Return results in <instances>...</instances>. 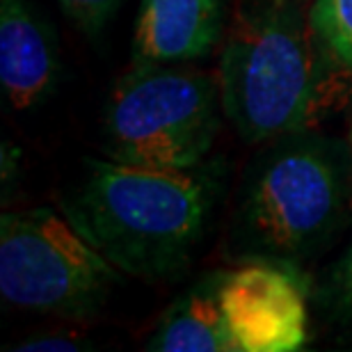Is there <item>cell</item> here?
I'll return each mask as SVG.
<instances>
[{
    "instance_id": "1",
    "label": "cell",
    "mask_w": 352,
    "mask_h": 352,
    "mask_svg": "<svg viewBox=\"0 0 352 352\" xmlns=\"http://www.w3.org/2000/svg\"><path fill=\"white\" fill-rule=\"evenodd\" d=\"M213 192L190 170L94 160L62 201L65 217L119 272L170 279L192 258Z\"/></svg>"
},
{
    "instance_id": "15",
    "label": "cell",
    "mask_w": 352,
    "mask_h": 352,
    "mask_svg": "<svg viewBox=\"0 0 352 352\" xmlns=\"http://www.w3.org/2000/svg\"><path fill=\"white\" fill-rule=\"evenodd\" d=\"M350 142H352V135H350Z\"/></svg>"
},
{
    "instance_id": "10",
    "label": "cell",
    "mask_w": 352,
    "mask_h": 352,
    "mask_svg": "<svg viewBox=\"0 0 352 352\" xmlns=\"http://www.w3.org/2000/svg\"><path fill=\"white\" fill-rule=\"evenodd\" d=\"M309 21L327 51L352 69V0H314Z\"/></svg>"
},
{
    "instance_id": "5",
    "label": "cell",
    "mask_w": 352,
    "mask_h": 352,
    "mask_svg": "<svg viewBox=\"0 0 352 352\" xmlns=\"http://www.w3.org/2000/svg\"><path fill=\"white\" fill-rule=\"evenodd\" d=\"M343 206V181L316 146L281 151L258 174L248 201V224L279 256H302L332 234Z\"/></svg>"
},
{
    "instance_id": "8",
    "label": "cell",
    "mask_w": 352,
    "mask_h": 352,
    "mask_svg": "<svg viewBox=\"0 0 352 352\" xmlns=\"http://www.w3.org/2000/svg\"><path fill=\"white\" fill-rule=\"evenodd\" d=\"M58 76L46 28L25 0H0V85L16 110L41 101Z\"/></svg>"
},
{
    "instance_id": "9",
    "label": "cell",
    "mask_w": 352,
    "mask_h": 352,
    "mask_svg": "<svg viewBox=\"0 0 352 352\" xmlns=\"http://www.w3.org/2000/svg\"><path fill=\"white\" fill-rule=\"evenodd\" d=\"M146 348L156 352H238L220 305V277L204 281L172 305Z\"/></svg>"
},
{
    "instance_id": "11",
    "label": "cell",
    "mask_w": 352,
    "mask_h": 352,
    "mask_svg": "<svg viewBox=\"0 0 352 352\" xmlns=\"http://www.w3.org/2000/svg\"><path fill=\"white\" fill-rule=\"evenodd\" d=\"M58 3L80 30L94 34L103 30V25L112 19L124 0H58Z\"/></svg>"
},
{
    "instance_id": "14",
    "label": "cell",
    "mask_w": 352,
    "mask_h": 352,
    "mask_svg": "<svg viewBox=\"0 0 352 352\" xmlns=\"http://www.w3.org/2000/svg\"><path fill=\"white\" fill-rule=\"evenodd\" d=\"M274 3H284V0H274Z\"/></svg>"
},
{
    "instance_id": "4",
    "label": "cell",
    "mask_w": 352,
    "mask_h": 352,
    "mask_svg": "<svg viewBox=\"0 0 352 352\" xmlns=\"http://www.w3.org/2000/svg\"><path fill=\"white\" fill-rule=\"evenodd\" d=\"M119 281L117 267L55 210L0 217V293L10 305L80 318L96 311Z\"/></svg>"
},
{
    "instance_id": "2",
    "label": "cell",
    "mask_w": 352,
    "mask_h": 352,
    "mask_svg": "<svg viewBox=\"0 0 352 352\" xmlns=\"http://www.w3.org/2000/svg\"><path fill=\"white\" fill-rule=\"evenodd\" d=\"M336 65L309 16L286 0L243 14L220 62L222 110L250 142L298 133L339 94Z\"/></svg>"
},
{
    "instance_id": "7",
    "label": "cell",
    "mask_w": 352,
    "mask_h": 352,
    "mask_svg": "<svg viewBox=\"0 0 352 352\" xmlns=\"http://www.w3.org/2000/svg\"><path fill=\"white\" fill-rule=\"evenodd\" d=\"M224 0H142L133 37L135 67L206 55L222 32Z\"/></svg>"
},
{
    "instance_id": "3",
    "label": "cell",
    "mask_w": 352,
    "mask_h": 352,
    "mask_svg": "<svg viewBox=\"0 0 352 352\" xmlns=\"http://www.w3.org/2000/svg\"><path fill=\"white\" fill-rule=\"evenodd\" d=\"M220 110V82L206 74L133 67L105 108V153L117 163L192 170L215 142Z\"/></svg>"
},
{
    "instance_id": "6",
    "label": "cell",
    "mask_w": 352,
    "mask_h": 352,
    "mask_svg": "<svg viewBox=\"0 0 352 352\" xmlns=\"http://www.w3.org/2000/svg\"><path fill=\"white\" fill-rule=\"evenodd\" d=\"M220 305L238 352H298L307 346V291L284 265L250 261L220 274Z\"/></svg>"
},
{
    "instance_id": "13",
    "label": "cell",
    "mask_w": 352,
    "mask_h": 352,
    "mask_svg": "<svg viewBox=\"0 0 352 352\" xmlns=\"http://www.w3.org/2000/svg\"><path fill=\"white\" fill-rule=\"evenodd\" d=\"M334 288H336V295H339L341 305L348 307L352 311V248L348 250V254L343 256V261L339 263Z\"/></svg>"
},
{
    "instance_id": "12",
    "label": "cell",
    "mask_w": 352,
    "mask_h": 352,
    "mask_svg": "<svg viewBox=\"0 0 352 352\" xmlns=\"http://www.w3.org/2000/svg\"><path fill=\"white\" fill-rule=\"evenodd\" d=\"M14 350H39V352H51V350H80V341L74 336H39V339H28L23 346H16Z\"/></svg>"
}]
</instances>
